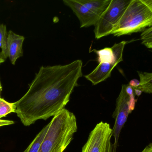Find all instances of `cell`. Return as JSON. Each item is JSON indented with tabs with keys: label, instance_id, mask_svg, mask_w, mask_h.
Instances as JSON below:
<instances>
[{
	"label": "cell",
	"instance_id": "cell-1",
	"mask_svg": "<svg viewBox=\"0 0 152 152\" xmlns=\"http://www.w3.org/2000/svg\"><path fill=\"white\" fill-rule=\"evenodd\" d=\"M83 63L77 60L64 65L42 66L25 95L16 102L15 113L25 126L46 120L65 109L78 79Z\"/></svg>",
	"mask_w": 152,
	"mask_h": 152
},
{
	"label": "cell",
	"instance_id": "cell-2",
	"mask_svg": "<svg viewBox=\"0 0 152 152\" xmlns=\"http://www.w3.org/2000/svg\"><path fill=\"white\" fill-rule=\"evenodd\" d=\"M48 124V131L38 152H64L77 130L76 116L65 109Z\"/></svg>",
	"mask_w": 152,
	"mask_h": 152
},
{
	"label": "cell",
	"instance_id": "cell-3",
	"mask_svg": "<svg viewBox=\"0 0 152 152\" xmlns=\"http://www.w3.org/2000/svg\"><path fill=\"white\" fill-rule=\"evenodd\" d=\"M152 26V12L141 0H131L111 35L119 37L144 31Z\"/></svg>",
	"mask_w": 152,
	"mask_h": 152
},
{
	"label": "cell",
	"instance_id": "cell-4",
	"mask_svg": "<svg viewBox=\"0 0 152 152\" xmlns=\"http://www.w3.org/2000/svg\"><path fill=\"white\" fill-rule=\"evenodd\" d=\"M137 101L133 87L129 84L122 85L116 101V108L112 115L115 120L112 133V137L114 139V143L112 144V152H117L121 132L127 120L129 115L134 109Z\"/></svg>",
	"mask_w": 152,
	"mask_h": 152
},
{
	"label": "cell",
	"instance_id": "cell-5",
	"mask_svg": "<svg viewBox=\"0 0 152 152\" xmlns=\"http://www.w3.org/2000/svg\"><path fill=\"white\" fill-rule=\"evenodd\" d=\"M131 0H111L95 26L96 39L111 35Z\"/></svg>",
	"mask_w": 152,
	"mask_h": 152
},
{
	"label": "cell",
	"instance_id": "cell-6",
	"mask_svg": "<svg viewBox=\"0 0 152 152\" xmlns=\"http://www.w3.org/2000/svg\"><path fill=\"white\" fill-rule=\"evenodd\" d=\"M112 129L110 124L101 121L89 134L81 152H103L111 141Z\"/></svg>",
	"mask_w": 152,
	"mask_h": 152
},
{
	"label": "cell",
	"instance_id": "cell-7",
	"mask_svg": "<svg viewBox=\"0 0 152 152\" xmlns=\"http://www.w3.org/2000/svg\"><path fill=\"white\" fill-rule=\"evenodd\" d=\"M63 1L75 12L79 20L81 28L95 26L100 18V16L81 4L78 0H64Z\"/></svg>",
	"mask_w": 152,
	"mask_h": 152
},
{
	"label": "cell",
	"instance_id": "cell-8",
	"mask_svg": "<svg viewBox=\"0 0 152 152\" xmlns=\"http://www.w3.org/2000/svg\"><path fill=\"white\" fill-rule=\"evenodd\" d=\"M25 37L17 35L11 30L8 33L7 41V54L12 65H15L17 60L23 55L22 46Z\"/></svg>",
	"mask_w": 152,
	"mask_h": 152
},
{
	"label": "cell",
	"instance_id": "cell-9",
	"mask_svg": "<svg viewBox=\"0 0 152 152\" xmlns=\"http://www.w3.org/2000/svg\"><path fill=\"white\" fill-rule=\"evenodd\" d=\"M118 64L115 63H100L90 74L85 78L95 85L106 80L111 76L112 71Z\"/></svg>",
	"mask_w": 152,
	"mask_h": 152
},
{
	"label": "cell",
	"instance_id": "cell-10",
	"mask_svg": "<svg viewBox=\"0 0 152 152\" xmlns=\"http://www.w3.org/2000/svg\"><path fill=\"white\" fill-rule=\"evenodd\" d=\"M91 11L101 17L107 9L111 0H78Z\"/></svg>",
	"mask_w": 152,
	"mask_h": 152
},
{
	"label": "cell",
	"instance_id": "cell-11",
	"mask_svg": "<svg viewBox=\"0 0 152 152\" xmlns=\"http://www.w3.org/2000/svg\"><path fill=\"white\" fill-rule=\"evenodd\" d=\"M137 73L140 78V84L133 89L146 93H152V73L141 71H137Z\"/></svg>",
	"mask_w": 152,
	"mask_h": 152
},
{
	"label": "cell",
	"instance_id": "cell-12",
	"mask_svg": "<svg viewBox=\"0 0 152 152\" xmlns=\"http://www.w3.org/2000/svg\"><path fill=\"white\" fill-rule=\"evenodd\" d=\"M49 128V124L46 125L42 130L37 135L32 142L28 147L23 152H38L42 142L46 135Z\"/></svg>",
	"mask_w": 152,
	"mask_h": 152
},
{
	"label": "cell",
	"instance_id": "cell-13",
	"mask_svg": "<svg viewBox=\"0 0 152 152\" xmlns=\"http://www.w3.org/2000/svg\"><path fill=\"white\" fill-rule=\"evenodd\" d=\"M8 33L6 26L0 24V57L5 60L8 58L7 54V41Z\"/></svg>",
	"mask_w": 152,
	"mask_h": 152
},
{
	"label": "cell",
	"instance_id": "cell-14",
	"mask_svg": "<svg viewBox=\"0 0 152 152\" xmlns=\"http://www.w3.org/2000/svg\"><path fill=\"white\" fill-rule=\"evenodd\" d=\"M16 102L10 103L0 98V119L16 111Z\"/></svg>",
	"mask_w": 152,
	"mask_h": 152
},
{
	"label": "cell",
	"instance_id": "cell-15",
	"mask_svg": "<svg viewBox=\"0 0 152 152\" xmlns=\"http://www.w3.org/2000/svg\"><path fill=\"white\" fill-rule=\"evenodd\" d=\"M141 40L143 45L152 49V26L143 31L141 35Z\"/></svg>",
	"mask_w": 152,
	"mask_h": 152
},
{
	"label": "cell",
	"instance_id": "cell-16",
	"mask_svg": "<svg viewBox=\"0 0 152 152\" xmlns=\"http://www.w3.org/2000/svg\"><path fill=\"white\" fill-rule=\"evenodd\" d=\"M14 124V122L12 121V120L0 119V127H1L5 126L13 125V124Z\"/></svg>",
	"mask_w": 152,
	"mask_h": 152
},
{
	"label": "cell",
	"instance_id": "cell-17",
	"mask_svg": "<svg viewBox=\"0 0 152 152\" xmlns=\"http://www.w3.org/2000/svg\"><path fill=\"white\" fill-rule=\"evenodd\" d=\"M129 84L133 88H136V87H138V86L140 84V81L137 79H133L130 81Z\"/></svg>",
	"mask_w": 152,
	"mask_h": 152
},
{
	"label": "cell",
	"instance_id": "cell-18",
	"mask_svg": "<svg viewBox=\"0 0 152 152\" xmlns=\"http://www.w3.org/2000/svg\"><path fill=\"white\" fill-rule=\"evenodd\" d=\"M145 4L152 12V0H141Z\"/></svg>",
	"mask_w": 152,
	"mask_h": 152
},
{
	"label": "cell",
	"instance_id": "cell-19",
	"mask_svg": "<svg viewBox=\"0 0 152 152\" xmlns=\"http://www.w3.org/2000/svg\"><path fill=\"white\" fill-rule=\"evenodd\" d=\"M103 152H112V144L110 141Z\"/></svg>",
	"mask_w": 152,
	"mask_h": 152
},
{
	"label": "cell",
	"instance_id": "cell-20",
	"mask_svg": "<svg viewBox=\"0 0 152 152\" xmlns=\"http://www.w3.org/2000/svg\"><path fill=\"white\" fill-rule=\"evenodd\" d=\"M142 152H152V143L147 145Z\"/></svg>",
	"mask_w": 152,
	"mask_h": 152
},
{
	"label": "cell",
	"instance_id": "cell-21",
	"mask_svg": "<svg viewBox=\"0 0 152 152\" xmlns=\"http://www.w3.org/2000/svg\"><path fill=\"white\" fill-rule=\"evenodd\" d=\"M134 93L136 95H137V96H140L141 94H142V92L141 91H139V90H137V89H134Z\"/></svg>",
	"mask_w": 152,
	"mask_h": 152
},
{
	"label": "cell",
	"instance_id": "cell-22",
	"mask_svg": "<svg viewBox=\"0 0 152 152\" xmlns=\"http://www.w3.org/2000/svg\"><path fill=\"white\" fill-rule=\"evenodd\" d=\"M2 91V87L1 84V82L0 81V98H1V93Z\"/></svg>",
	"mask_w": 152,
	"mask_h": 152
},
{
	"label": "cell",
	"instance_id": "cell-23",
	"mask_svg": "<svg viewBox=\"0 0 152 152\" xmlns=\"http://www.w3.org/2000/svg\"><path fill=\"white\" fill-rule=\"evenodd\" d=\"M4 60L3 59H2L1 57H0V64L1 63H3V62H4Z\"/></svg>",
	"mask_w": 152,
	"mask_h": 152
}]
</instances>
